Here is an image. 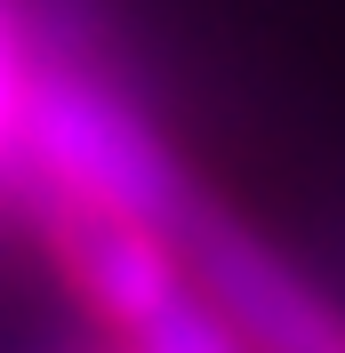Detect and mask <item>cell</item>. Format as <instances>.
Returning <instances> with one entry per match:
<instances>
[{"label":"cell","mask_w":345,"mask_h":353,"mask_svg":"<svg viewBox=\"0 0 345 353\" xmlns=\"http://www.w3.org/2000/svg\"><path fill=\"white\" fill-rule=\"evenodd\" d=\"M32 201H88V209H121L177 233L201 193L129 88L48 48L24 112V209Z\"/></svg>","instance_id":"cell-1"},{"label":"cell","mask_w":345,"mask_h":353,"mask_svg":"<svg viewBox=\"0 0 345 353\" xmlns=\"http://www.w3.org/2000/svg\"><path fill=\"white\" fill-rule=\"evenodd\" d=\"M185 273L241 337V353H345V305H329L265 233L225 217L217 201H193L177 225Z\"/></svg>","instance_id":"cell-2"},{"label":"cell","mask_w":345,"mask_h":353,"mask_svg":"<svg viewBox=\"0 0 345 353\" xmlns=\"http://www.w3.org/2000/svg\"><path fill=\"white\" fill-rule=\"evenodd\" d=\"M32 225H41L65 289L121 345L161 330L193 297V273H185V249H177L169 225L121 217V209H88V201H32Z\"/></svg>","instance_id":"cell-3"}]
</instances>
